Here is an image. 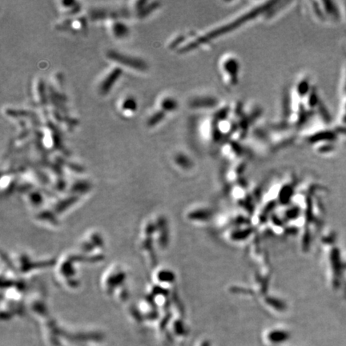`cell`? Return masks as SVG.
I'll list each match as a JSON object with an SVG mask.
<instances>
[{
    "label": "cell",
    "mask_w": 346,
    "mask_h": 346,
    "mask_svg": "<svg viewBox=\"0 0 346 346\" xmlns=\"http://www.w3.org/2000/svg\"><path fill=\"white\" fill-rule=\"evenodd\" d=\"M159 5H160L159 2H152V3L148 5L147 7H143L142 11H140V16L145 17V16H147V15L150 14L151 11L156 10V9L159 7Z\"/></svg>",
    "instance_id": "cell-9"
},
{
    "label": "cell",
    "mask_w": 346,
    "mask_h": 346,
    "mask_svg": "<svg viewBox=\"0 0 346 346\" xmlns=\"http://www.w3.org/2000/svg\"><path fill=\"white\" fill-rule=\"evenodd\" d=\"M165 118V112L164 111H159L148 119V125L149 127H154L158 124H160L161 121Z\"/></svg>",
    "instance_id": "cell-7"
},
{
    "label": "cell",
    "mask_w": 346,
    "mask_h": 346,
    "mask_svg": "<svg viewBox=\"0 0 346 346\" xmlns=\"http://www.w3.org/2000/svg\"><path fill=\"white\" fill-rule=\"evenodd\" d=\"M160 106H161L162 111H164V112H173L177 109L178 103L177 101L175 100L174 98L166 97V98L163 99Z\"/></svg>",
    "instance_id": "cell-5"
},
{
    "label": "cell",
    "mask_w": 346,
    "mask_h": 346,
    "mask_svg": "<svg viewBox=\"0 0 346 346\" xmlns=\"http://www.w3.org/2000/svg\"><path fill=\"white\" fill-rule=\"evenodd\" d=\"M107 56L108 59H112L113 61L117 62L119 64H123L124 66L129 67L136 70H146L148 68L147 64L143 59L124 55L115 50H109L107 52Z\"/></svg>",
    "instance_id": "cell-2"
},
{
    "label": "cell",
    "mask_w": 346,
    "mask_h": 346,
    "mask_svg": "<svg viewBox=\"0 0 346 346\" xmlns=\"http://www.w3.org/2000/svg\"><path fill=\"white\" fill-rule=\"evenodd\" d=\"M112 31L117 38L126 37L129 34V28L122 22H115L112 25Z\"/></svg>",
    "instance_id": "cell-4"
},
{
    "label": "cell",
    "mask_w": 346,
    "mask_h": 346,
    "mask_svg": "<svg viewBox=\"0 0 346 346\" xmlns=\"http://www.w3.org/2000/svg\"><path fill=\"white\" fill-rule=\"evenodd\" d=\"M123 110L124 111H129V112H135L137 108V103L136 99L132 97H128L123 102Z\"/></svg>",
    "instance_id": "cell-8"
},
{
    "label": "cell",
    "mask_w": 346,
    "mask_h": 346,
    "mask_svg": "<svg viewBox=\"0 0 346 346\" xmlns=\"http://www.w3.org/2000/svg\"><path fill=\"white\" fill-rule=\"evenodd\" d=\"M208 346V345H207V344H204V345H203V346Z\"/></svg>",
    "instance_id": "cell-10"
},
{
    "label": "cell",
    "mask_w": 346,
    "mask_h": 346,
    "mask_svg": "<svg viewBox=\"0 0 346 346\" xmlns=\"http://www.w3.org/2000/svg\"><path fill=\"white\" fill-rule=\"evenodd\" d=\"M122 73L123 71L121 70V68H114L101 83L99 87L101 93L103 95L107 94L114 86L115 83L118 80Z\"/></svg>",
    "instance_id": "cell-3"
},
{
    "label": "cell",
    "mask_w": 346,
    "mask_h": 346,
    "mask_svg": "<svg viewBox=\"0 0 346 346\" xmlns=\"http://www.w3.org/2000/svg\"><path fill=\"white\" fill-rule=\"evenodd\" d=\"M289 335L287 333H285L284 331H273L272 333L269 334L268 339L272 343H281L288 339Z\"/></svg>",
    "instance_id": "cell-6"
},
{
    "label": "cell",
    "mask_w": 346,
    "mask_h": 346,
    "mask_svg": "<svg viewBox=\"0 0 346 346\" xmlns=\"http://www.w3.org/2000/svg\"><path fill=\"white\" fill-rule=\"evenodd\" d=\"M220 74L223 84L232 88L239 83L240 63L238 59L231 55H223L219 64Z\"/></svg>",
    "instance_id": "cell-1"
}]
</instances>
